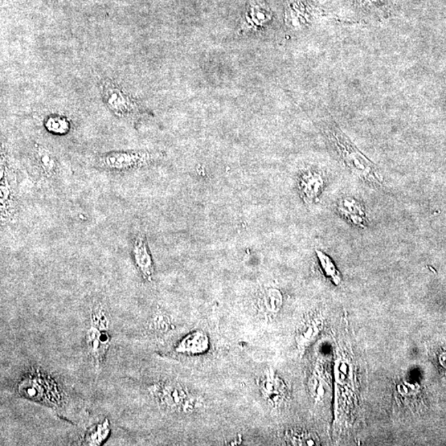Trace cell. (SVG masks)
Returning <instances> with one entry per match:
<instances>
[{
  "mask_svg": "<svg viewBox=\"0 0 446 446\" xmlns=\"http://www.w3.org/2000/svg\"><path fill=\"white\" fill-rule=\"evenodd\" d=\"M338 211L348 222L356 227H366L367 219L365 208L353 198H344L338 203Z\"/></svg>",
  "mask_w": 446,
  "mask_h": 446,
  "instance_id": "obj_14",
  "label": "cell"
},
{
  "mask_svg": "<svg viewBox=\"0 0 446 446\" xmlns=\"http://www.w3.org/2000/svg\"><path fill=\"white\" fill-rule=\"evenodd\" d=\"M132 258L137 271L143 280L153 281L155 274V266L151 255L148 241L144 234L135 236L132 243Z\"/></svg>",
  "mask_w": 446,
  "mask_h": 446,
  "instance_id": "obj_9",
  "label": "cell"
},
{
  "mask_svg": "<svg viewBox=\"0 0 446 446\" xmlns=\"http://www.w3.org/2000/svg\"><path fill=\"white\" fill-rule=\"evenodd\" d=\"M165 157L161 151L122 150L98 155L95 165L100 169L114 172H129L154 165Z\"/></svg>",
  "mask_w": 446,
  "mask_h": 446,
  "instance_id": "obj_4",
  "label": "cell"
},
{
  "mask_svg": "<svg viewBox=\"0 0 446 446\" xmlns=\"http://www.w3.org/2000/svg\"><path fill=\"white\" fill-rule=\"evenodd\" d=\"M210 339L208 335L202 330L194 331L182 338L175 346L176 354L195 356L203 355L210 349Z\"/></svg>",
  "mask_w": 446,
  "mask_h": 446,
  "instance_id": "obj_12",
  "label": "cell"
},
{
  "mask_svg": "<svg viewBox=\"0 0 446 446\" xmlns=\"http://www.w3.org/2000/svg\"><path fill=\"white\" fill-rule=\"evenodd\" d=\"M325 187L324 175L317 170H306L298 177V189L306 203L317 202Z\"/></svg>",
  "mask_w": 446,
  "mask_h": 446,
  "instance_id": "obj_10",
  "label": "cell"
},
{
  "mask_svg": "<svg viewBox=\"0 0 446 446\" xmlns=\"http://www.w3.org/2000/svg\"><path fill=\"white\" fill-rule=\"evenodd\" d=\"M322 326V317L317 314H311L302 320L298 327L296 338L298 349L301 354L316 339Z\"/></svg>",
  "mask_w": 446,
  "mask_h": 446,
  "instance_id": "obj_13",
  "label": "cell"
},
{
  "mask_svg": "<svg viewBox=\"0 0 446 446\" xmlns=\"http://www.w3.org/2000/svg\"><path fill=\"white\" fill-rule=\"evenodd\" d=\"M110 433V423L108 419H104L100 423L93 425L86 432L83 443L89 446H100L107 440Z\"/></svg>",
  "mask_w": 446,
  "mask_h": 446,
  "instance_id": "obj_16",
  "label": "cell"
},
{
  "mask_svg": "<svg viewBox=\"0 0 446 446\" xmlns=\"http://www.w3.org/2000/svg\"><path fill=\"white\" fill-rule=\"evenodd\" d=\"M265 10L258 5L252 8L251 11L248 12L247 15V21L241 30L243 32H255L263 28L266 24L271 20V14L269 11Z\"/></svg>",
  "mask_w": 446,
  "mask_h": 446,
  "instance_id": "obj_15",
  "label": "cell"
},
{
  "mask_svg": "<svg viewBox=\"0 0 446 446\" xmlns=\"http://www.w3.org/2000/svg\"><path fill=\"white\" fill-rule=\"evenodd\" d=\"M48 132L56 135H65L71 129V122L67 118L60 115L49 116L44 121Z\"/></svg>",
  "mask_w": 446,
  "mask_h": 446,
  "instance_id": "obj_18",
  "label": "cell"
},
{
  "mask_svg": "<svg viewBox=\"0 0 446 446\" xmlns=\"http://www.w3.org/2000/svg\"><path fill=\"white\" fill-rule=\"evenodd\" d=\"M149 328L157 335H165L169 333L174 328L173 324L169 316L165 313L159 312L151 318Z\"/></svg>",
  "mask_w": 446,
  "mask_h": 446,
  "instance_id": "obj_19",
  "label": "cell"
},
{
  "mask_svg": "<svg viewBox=\"0 0 446 446\" xmlns=\"http://www.w3.org/2000/svg\"><path fill=\"white\" fill-rule=\"evenodd\" d=\"M288 442L293 445H318V438L312 433L306 432H292L287 436Z\"/></svg>",
  "mask_w": 446,
  "mask_h": 446,
  "instance_id": "obj_21",
  "label": "cell"
},
{
  "mask_svg": "<svg viewBox=\"0 0 446 446\" xmlns=\"http://www.w3.org/2000/svg\"><path fill=\"white\" fill-rule=\"evenodd\" d=\"M17 173L5 150L1 151V178H0V212L1 223L6 224L16 219L19 211Z\"/></svg>",
  "mask_w": 446,
  "mask_h": 446,
  "instance_id": "obj_6",
  "label": "cell"
},
{
  "mask_svg": "<svg viewBox=\"0 0 446 446\" xmlns=\"http://www.w3.org/2000/svg\"><path fill=\"white\" fill-rule=\"evenodd\" d=\"M316 254L323 272H324L325 275L328 277L335 285H339V282H341V276H339L337 269L335 267L333 260H331V258L328 256H326L325 253L320 251H317Z\"/></svg>",
  "mask_w": 446,
  "mask_h": 446,
  "instance_id": "obj_20",
  "label": "cell"
},
{
  "mask_svg": "<svg viewBox=\"0 0 446 446\" xmlns=\"http://www.w3.org/2000/svg\"><path fill=\"white\" fill-rule=\"evenodd\" d=\"M262 396L271 406H280L287 399V388L273 370H267L257 380Z\"/></svg>",
  "mask_w": 446,
  "mask_h": 446,
  "instance_id": "obj_8",
  "label": "cell"
},
{
  "mask_svg": "<svg viewBox=\"0 0 446 446\" xmlns=\"http://www.w3.org/2000/svg\"><path fill=\"white\" fill-rule=\"evenodd\" d=\"M153 398L165 410L176 413H190L199 407V401L182 384L163 380L149 388Z\"/></svg>",
  "mask_w": 446,
  "mask_h": 446,
  "instance_id": "obj_5",
  "label": "cell"
},
{
  "mask_svg": "<svg viewBox=\"0 0 446 446\" xmlns=\"http://www.w3.org/2000/svg\"><path fill=\"white\" fill-rule=\"evenodd\" d=\"M335 140L338 142L339 153H341L344 162L349 169L363 181L370 182L371 185L379 186L382 185L383 179L379 175L373 163L367 159L364 155L355 150L347 139L342 133L335 132Z\"/></svg>",
  "mask_w": 446,
  "mask_h": 446,
  "instance_id": "obj_7",
  "label": "cell"
},
{
  "mask_svg": "<svg viewBox=\"0 0 446 446\" xmlns=\"http://www.w3.org/2000/svg\"><path fill=\"white\" fill-rule=\"evenodd\" d=\"M23 398L53 409L59 414L67 415L71 399L58 380L46 370L32 367L23 372L16 384Z\"/></svg>",
  "mask_w": 446,
  "mask_h": 446,
  "instance_id": "obj_1",
  "label": "cell"
},
{
  "mask_svg": "<svg viewBox=\"0 0 446 446\" xmlns=\"http://www.w3.org/2000/svg\"><path fill=\"white\" fill-rule=\"evenodd\" d=\"M32 158L39 173L47 179L56 177L60 171V161L56 154L48 147L36 143L32 148Z\"/></svg>",
  "mask_w": 446,
  "mask_h": 446,
  "instance_id": "obj_11",
  "label": "cell"
},
{
  "mask_svg": "<svg viewBox=\"0 0 446 446\" xmlns=\"http://www.w3.org/2000/svg\"><path fill=\"white\" fill-rule=\"evenodd\" d=\"M110 324V314L107 308L101 301L93 302L89 313L85 342L89 355L97 370H100L103 366L111 342Z\"/></svg>",
  "mask_w": 446,
  "mask_h": 446,
  "instance_id": "obj_2",
  "label": "cell"
},
{
  "mask_svg": "<svg viewBox=\"0 0 446 446\" xmlns=\"http://www.w3.org/2000/svg\"><path fill=\"white\" fill-rule=\"evenodd\" d=\"M99 89L104 104L117 118L137 124L150 115L141 102L130 96L116 82L106 78L100 81Z\"/></svg>",
  "mask_w": 446,
  "mask_h": 446,
  "instance_id": "obj_3",
  "label": "cell"
},
{
  "mask_svg": "<svg viewBox=\"0 0 446 446\" xmlns=\"http://www.w3.org/2000/svg\"><path fill=\"white\" fill-rule=\"evenodd\" d=\"M262 310L269 314H276L283 306V296L280 290L276 288L265 289L260 298Z\"/></svg>",
  "mask_w": 446,
  "mask_h": 446,
  "instance_id": "obj_17",
  "label": "cell"
}]
</instances>
